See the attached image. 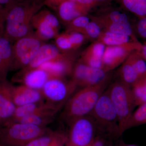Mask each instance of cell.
<instances>
[{
	"mask_svg": "<svg viewBox=\"0 0 146 146\" xmlns=\"http://www.w3.org/2000/svg\"><path fill=\"white\" fill-rule=\"evenodd\" d=\"M44 5L42 0H15L7 5L4 36L13 43L33 33L32 20Z\"/></svg>",
	"mask_w": 146,
	"mask_h": 146,
	"instance_id": "obj_1",
	"label": "cell"
},
{
	"mask_svg": "<svg viewBox=\"0 0 146 146\" xmlns=\"http://www.w3.org/2000/svg\"><path fill=\"white\" fill-rule=\"evenodd\" d=\"M109 77L94 86L82 87L69 99L61 117L68 124L73 120L91 114L102 94L106 90Z\"/></svg>",
	"mask_w": 146,
	"mask_h": 146,
	"instance_id": "obj_2",
	"label": "cell"
},
{
	"mask_svg": "<svg viewBox=\"0 0 146 146\" xmlns=\"http://www.w3.org/2000/svg\"><path fill=\"white\" fill-rule=\"evenodd\" d=\"M48 131L45 127L9 121L0 126V143L8 146H25Z\"/></svg>",
	"mask_w": 146,
	"mask_h": 146,
	"instance_id": "obj_3",
	"label": "cell"
},
{
	"mask_svg": "<svg viewBox=\"0 0 146 146\" xmlns=\"http://www.w3.org/2000/svg\"><path fill=\"white\" fill-rule=\"evenodd\" d=\"M108 90L117 117L120 133H123L136 106L131 87L119 80L113 82Z\"/></svg>",
	"mask_w": 146,
	"mask_h": 146,
	"instance_id": "obj_4",
	"label": "cell"
},
{
	"mask_svg": "<svg viewBox=\"0 0 146 146\" xmlns=\"http://www.w3.org/2000/svg\"><path fill=\"white\" fill-rule=\"evenodd\" d=\"M89 16L91 21L98 24L104 31L125 35L135 41H138L127 15L120 10L104 7Z\"/></svg>",
	"mask_w": 146,
	"mask_h": 146,
	"instance_id": "obj_5",
	"label": "cell"
},
{
	"mask_svg": "<svg viewBox=\"0 0 146 146\" xmlns=\"http://www.w3.org/2000/svg\"><path fill=\"white\" fill-rule=\"evenodd\" d=\"M43 42L33 33L14 42L10 71L21 70L27 67L44 44Z\"/></svg>",
	"mask_w": 146,
	"mask_h": 146,
	"instance_id": "obj_6",
	"label": "cell"
},
{
	"mask_svg": "<svg viewBox=\"0 0 146 146\" xmlns=\"http://www.w3.org/2000/svg\"><path fill=\"white\" fill-rule=\"evenodd\" d=\"M78 86L72 80L65 78L51 77L41 90L47 102L61 108L66 104Z\"/></svg>",
	"mask_w": 146,
	"mask_h": 146,
	"instance_id": "obj_7",
	"label": "cell"
},
{
	"mask_svg": "<svg viewBox=\"0 0 146 146\" xmlns=\"http://www.w3.org/2000/svg\"><path fill=\"white\" fill-rule=\"evenodd\" d=\"M89 115L94 119L96 126L100 128L120 133L117 117L108 89L102 94Z\"/></svg>",
	"mask_w": 146,
	"mask_h": 146,
	"instance_id": "obj_8",
	"label": "cell"
},
{
	"mask_svg": "<svg viewBox=\"0 0 146 146\" xmlns=\"http://www.w3.org/2000/svg\"><path fill=\"white\" fill-rule=\"evenodd\" d=\"M70 125L69 146H89L92 143L97 126L90 115L73 120Z\"/></svg>",
	"mask_w": 146,
	"mask_h": 146,
	"instance_id": "obj_9",
	"label": "cell"
},
{
	"mask_svg": "<svg viewBox=\"0 0 146 146\" xmlns=\"http://www.w3.org/2000/svg\"><path fill=\"white\" fill-rule=\"evenodd\" d=\"M142 44L132 41L117 46H106L102 58V69L108 73L122 64L133 52L141 50Z\"/></svg>",
	"mask_w": 146,
	"mask_h": 146,
	"instance_id": "obj_10",
	"label": "cell"
},
{
	"mask_svg": "<svg viewBox=\"0 0 146 146\" xmlns=\"http://www.w3.org/2000/svg\"><path fill=\"white\" fill-rule=\"evenodd\" d=\"M108 73L102 69L89 67L79 60L74 66L71 79L77 86H94L108 78Z\"/></svg>",
	"mask_w": 146,
	"mask_h": 146,
	"instance_id": "obj_11",
	"label": "cell"
},
{
	"mask_svg": "<svg viewBox=\"0 0 146 146\" xmlns=\"http://www.w3.org/2000/svg\"><path fill=\"white\" fill-rule=\"evenodd\" d=\"M75 63L72 53L63 52L60 57L44 63L39 68L46 71L51 77L65 78L72 75Z\"/></svg>",
	"mask_w": 146,
	"mask_h": 146,
	"instance_id": "obj_12",
	"label": "cell"
},
{
	"mask_svg": "<svg viewBox=\"0 0 146 146\" xmlns=\"http://www.w3.org/2000/svg\"><path fill=\"white\" fill-rule=\"evenodd\" d=\"M12 86L7 80L0 81V126L11 120L16 110L12 98Z\"/></svg>",
	"mask_w": 146,
	"mask_h": 146,
	"instance_id": "obj_13",
	"label": "cell"
},
{
	"mask_svg": "<svg viewBox=\"0 0 146 146\" xmlns=\"http://www.w3.org/2000/svg\"><path fill=\"white\" fill-rule=\"evenodd\" d=\"M51 77L46 71L37 68L26 72H19L14 78L15 81L23 82V85L32 89L41 90Z\"/></svg>",
	"mask_w": 146,
	"mask_h": 146,
	"instance_id": "obj_14",
	"label": "cell"
},
{
	"mask_svg": "<svg viewBox=\"0 0 146 146\" xmlns=\"http://www.w3.org/2000/svg\"><path fill=\"white\" fill-rule=\"evenodd\" d=\"M12 95L16 107L42 102L44 99L41 90L32 89L23 84L13 86Z\"/></svg>",
	"mask_w": 146,
	"mask_h": 146,
	"instance_id": "obj_15",
	"label": "cell"
},
{
	"mask_svg": "<svg viewBox=\"0 0 146 146\" xmlns=\"http://www.w3.org/2000/svg\"><path fill=\"white\" fill-rule=\"evenodd\" d=\"M62 53L63 52L58 49L55 45L44 44L40 47L31 63L20 71L26 72L39 68L44 63L60 57Z\"/></svg>",
	"mask_w": 146,
	"mask_h": 146,
	"instance_id": "obj_16",
	"label": "cell"
},
{
	"mask_svg": "<svg viewBox=\"0 0 146 146\" xmlns=\"http://www.w3.org/2000/svg\"><path fill=\"white\" fill-rule=\"evenodd\" d=\"M60 109L48 103L44 109L22 118L17 122L46 127V126L53 121L56 115Z\"/></svg>",
	"mask_w": 146,
	"mask_h": 146,
	"instance_id": "obj_17",
	"label": "cell"
},
{
	"mask_svg": "<svg viewBox=\"0 0 146 146\" xmlns=\"http://www.w3.org/2000/svg\"><path fill=\"white\" fill-rule=\"evenodd\" d=\"M106 47L98 41L93 42L82 53L80 60L91 68L102 69V58Z\"/></svg>",
	"mask_w": 146,
	"mask_h": 146,
	"instance_id": "obj_18",
	"label": "cell"
},
{
	"mask_svg": "<svg viewBox=\"0 0 146 146\" xmlns=\"http://www.w3.org/2000/svg\"><path fill=\"white\" fill-rule=\"evenodd\" d=\"M58 18L65 25L79 16L88 15L86 8L76 1H68L60 4L56 9Z\"/></svg>",
	"mask_w": 146,
	"mask_h": 146,
	"instance_id": "obj_19",
	"label": "cell"
},
{
	"mask_svg": "<svg viewBox=\"0 0 146 146\" xmlns=\"http://www.w3.org/2000/svg\"><path fill=\"white\" fill-rule=\"evenodd\" d=\"M13 44L4 35L0 36V81L7 80L12 60Z\"/></svg>",
	"mask_w": 146,
	"mask_h": 146,
	"instance_id": "obj_20",
	"label": "cell"
},
{
	"mask_svg": "<svg viewBox=\"0 0 146 146\" xmlns=\"http://www.w3.org/2000/svg\"><path fill=\"white\" fill-rule=\"evenodd\" d=\"M31 23L33 28L35 30V34L42 41L55 38L58 34V31L43 21L36 13L33 18Z\"/></svg>",
	"mask_w": 146,
	"mask_h": 146,
	"instance_id": "obj_21",
	"label": "cell"
},
{
	"mask_svg": "<svg viewBox=\"0 0 146 146\" xmlns=\"http://www.w3.org/2000/svg\"><path fill=\"white\" fill-rule=\"evenodd\" d=\"M65 136L58 132L48 131L30 142L25 146H62L65 143Z\"/></svg>",
	"mask_w": 146,
	"mask_h": 146,
	"instance_id": "obj_22",
	"label": "cell"
},
{
	"mask_svg": "<svg viewBox=\"0 0 146 146\" xmlns=\"http://www.w3.org/2000/svg\"><path fill=\"white\" fill-rule=\"evenodd\" d=\"M96 41L100 42L106 46H119L132 41L137 42L125 35L104 31Z\"/></svg>",
	"mask_w": 146,
	"mask_h": 146,
	"instance_id": "obj_23",
	"label": "cell"
},
{
	"mask_svg": "<svg viewBox=\"0 0 146 146\" xmlns=\"http://www.w3.org/2000/svg\"><path fill=\"white\" fill-rule=\"evenodd\" d=\"M48 104L47 102H44L42 101L16 107L13 117L10 121H18L22 118L44 109Z\"/></svg>",
	"mask_w": 146,
	"mask_h": 146,
	"instance_id": "obj_24",
	"label": "cell"
},
{
	"mask_svg": "<svg viewBox=\"0 0 146 146\" xmlns=\"http://www.w3.org/2000/svg\"><path fill=\"white\" fill-rule=\"evenodd\" d=\"M119 73L120 80L130 87L140 80L128 57L122 64Z\"/></svg>",
	"mask_w": 146,
	"mask_h": 146,
	"instance_id": "obj_25",
	"label": "cell"
},
{
	"mask_svg": "<svg viewBox=\"0 0 146 146\" xmlns=\"http://www.w3.org/2000/svg\"><path fill=\"white\" fill-rule=\"evenodd\" d=\"M125 9L138 18L146 16V0H117Z\"/></svg>",
	"mask_w": 146,
	"mask_h": 146,
	"instance_id": "obj_26",
	"label": "cell"
},
{
	"mask_svg": "<svg viewBox=\"0 0 146 146\" xmlns=\"http://www.w3.org/2000/svg\"><path fill=\"white\" fill-rule=\"evenodd\" d=\"M136 106L146 102V76L138 80L131 87Z\"/></svg>",
	"mask_w": 146,
	"mask_h": 146,
	"instance_id": "obj_27",
	"label": "cell"
},
{
	"mask_svg": "<svg viewBox=\"0 0 146 146\" xmlns=\"http://www.w3.org/2000/svg\"><path fill=\"white\" fill-rule=\"evenodd\" d=\"M140 79L146 76V61L140 50L133 52L128 57Z\"/></svg>",
	"mask_w": 146,
	"mask_h": 146,
	"instance_id": "obj_28",
	"label": "cell"
},
{
	"mask_svg": "<svg viewBox=\"0 0 146 146\" xmlns=\"http://www.w3.org/2000/svg\"><path fill=\"white\" fill-rule=\"evenodd\" d=\"M146 124V102L141 105L133 112L128 121L126 130L130 128Z\"/></svg>",
	"mask_w": 146,
	"mask_h": 146,
	"instance_id": "obj_29",
	"label": "cell"
},
{
	"mask_svg": "<svg viewBox=\"0 0 146 146\" xmlns=\"http://www.w3.org/2000/svg\"><path fill=\"white\" fill-rule=\"evenodd\" d=\"M91 21V18L88 15L79 16L66 25V31L76 32L81 33L84 29Z\"/></svg>",
	"mask_w": 146,
	"mask_h": 146,
	"instance_id": "obj_30",
	"label": "cell"
},
{
	"mask_svg": "<svg viewBox=\"0 0 146 146\" xmlns=\"http://www.w3.org/2000/svg\"><path fill=\"white\" fill-rule=\"evenodd\" d=\"M102 31V29L98 24L91 20L84 29L81 33L85 36L87 40L94 42L97 41Z\"/></svg>",
	"mask_w": 146,
	"mask_h": 146,
	"instance_id": "obj_31",
	"label": "cell"
},
{
	"mask_svg": "<svg viewBox=\"0 0 146 146\" xmlns=\"http://www.w3.org/2000/svg\"><path fill=\"white\" fill-rule=\"evenodd\" d=\"M55 39V45L62 52H71L74 50L72 46L66 32L58 35Z\"/></svg>",
	"mask_w": 146,
	"mask_h": 146,
	"instance_id": "obj_32",
	"label": "cell"
},
{
	"mask_svg": "<svg viewBox=\"0 0 146 146\" xmlns=\"http://www.w3.org/2000/svg\"><path fill=\"white\" fill-rule=\"evenodd\" d=\"M36 14L43 21L58 31L59 23L58 19L50 11L48 10H39Z\"/></svg>",
	"mask_w": 146,
	"mask_h": 146,
	"instance_id": "obj_33",
	"label": "cell"
},
{
	"mask_svg": "<svg viewBox=\"0 0 146 146\" xmlns=\"http://www.w3.org/2000/svg\"><path fill=\"white\" fill-rule=\"evenodd\" d=\"M113 0H76V1L90 11L98 7L106 6Z\"/></svg>",
	"mask_w": 146,
	"mask_h": 146,
	"instance_id": "obj_34",
	"label": "cell"
},
{
	"mask_svg": "<svg viewBox=\"0 0 146 146\" xmlns=\"http://www.w3.org/2000/svg\"><path fill=\"white\" fill-rule=\"evenodd\" d=\"M65 32L68 34L74 50L79 48L87 40L85 36L80 33L67 31Z\"/></svg>",
	"mask_w": 146,
	"mask_h": 146,
	"instance_id": "obj_35",
	"label": "cell"
},
{
	"mask_svg": "<svg viewBox=\"0 0 146 146\" xmlns=\"http://www.w3.org/2000/svg\"><path fill=\"white\" fill-rule=\"evenodd\" d=\"M138 18L133 28L134 32L141 38L146 40V16Z\"/></svg>",
	"mask_w": 146,
	"mask_h": 146,
	"instance_id": "obj_36",
	"label": "cell"
},
{
	"mask_svg": "<svg viewBox=\"0 0 146 146\" xmlns=\"http://www.w3.org/2000/svg\"><path fill=\"white\" fill-rule=\"evenodd\" d=\"M6 9L0 5V36L4 35L5 28Z\"/></svg>",
	"mask_w": 146,
	"mask_h": 146,
	"instance_id": "obj_37",
	"label": "cell"
},
{
	"mask_svg": "<svg viewBox=\"0 0 146 146\" xmlns=\"http://www.w3.org/2000/svg\"><path fill=\"white\" fill-rule=\"evenodd\" d=\"M75 1L76 0H44V5L56 10L60 4L68 1Z\"/></svg>",
	"mask_w": 146,
	"mask_h": 146,
	"instance_id": "obj_38",
	"label": "cell"
},
{
	"mask_svg": "<svg viewBox=\"0 0 146 146\" xmlns=\"http://www.w3.org/2000/svg\"><path fill=\"white\" fill-rule=\"evenodd\" d=\"M142 44V48H141L140 52H141L142 56L146 61V40L143 44Z\"/></svg>",
	"mask_w": 146,
	"mask_h": 146,
	"instance_id": "obj_39",
	"label": "cell"
},
{
	"mask_svg": "<svg viewBox=\"0 0 146 146\" xmlns=\"http://www.w3.org/2000/svg\"><path fill=\"white\" fill-rule=\"evenodd\" d=\"M93 146H103V144L101 141H97L93 144Z\"/></svg>",
	"mask_w": 146,
	"mask_h": 146,
	"instance_id": "obj_40",
	"label": "cell"
},
{
	"mask_svg": "<svg viewBox=\"0 0 146 146\" xmlns=\"http://www.w3.org/2000/svg\"><path fill=\"white\" fill-rule=\"evenodd\" d=\"M0 146H8L7 145H4V144H3L0 143Z\"/></svg>",
	"mask_w": 146,
	"mask_h": 146,
	"instance_id": "obj_41",
	"label": "cell"
},
{
	"mask_svg": "<svg viewBox=\"0 0 146 146\" xmlns=\"http://www.w3.org/2000/svg\"><path fill=\"white\" fill-rule=\"evenodd\" d=\"M126 146H137L135 145H127Z\"/></svg>",
	"mask_w": 146,
	"mask_h": 146,
	"instance_id": "obj_42",
	"label": "cell"
}]
</instances>
